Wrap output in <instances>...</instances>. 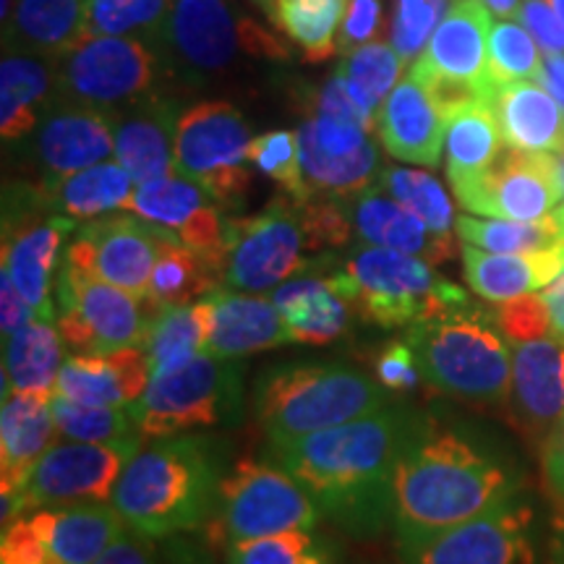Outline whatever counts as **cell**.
Returning a JSON list of instances; mask_svg holds the SVG:
<instances>
[{"label": "cell", "mask_w": 564, "mask_h": 564, "mask_svg": "<svg viewBox=\"0 0 564 564\" xmlns=\"http://www.w3.org/2000/svg\"><path fill=\"white\" fill-rule=\"evenodd\" d=\"M421 415L387 405L364 419L274 447L278 465L299 478L327 518L356 533L392 520V478Z\"/></svg>", "instance_id": "obj_1"}, {"label": "cell", "mask_w": 564, "mask_h": 564, "mask_svg": "<svg viewBox=\"0 0 564 564\" xmlns=\"http://www.w3.org/2000/svg\"><path fill=\"white\" fill-rule=\"evenodd\" d=\"M512 499L510 474L468 436L421 419L392 478L400 544L429 539Z\"/></svg>", "instance_id": "obj_2"}, {"label": "cell", "mask_w": 564, "mask_h": 564, "mask_svg": "<svg viewBox=\"0 0 564 564\" xmlns=\"http://www.w3.org/2000/svg\"><path fill=\"white\" fill-rule=\"evenodd\" d=\"M223 460L212 436L175 434L144 440L112 489L129 531L147 539L202 528L215 514Z\"/></svg>", "instance_id": "obj_3"}, {"label": "cell", "mask_w": 564, "mask_h": 564, "mask_svg": "<svg viewBox=\"0 0 564 564\" xmlns=\"http://www.w3.org/2000/svg\"><path fill=\"white\" fill-rule=\"evenodd\" d=\"M405 340L432 390L468 405H507L512 352L494 312L465 301L408 327Z\"/></svg>", "instance_id": "obj_4"}, {"label": "cell", "mask_w": 564, "mask_h": 564, "mask_svg": "<svg viewBox=\"0 0 564 564\" xmlns=\"http://www.w3.org/2000/svg\"><path fill=\"white\" fill-rule=\"evenodd\" d=\"M387 405L382 382L348 364L272 366L253 390L257 421L272 449L364 419Z\"/></svg>", "instance_id": "obj_5"}, {"label": "cell", "mask_w": 564, "mask_h": 564, "mask_svg": "<svg viewBox=\"0 0 564 564\" xmlns=\"http://www.w3.org/2000/svg\"><path fill=\"white\" fill-rule=\"evenodd\" d=\"M154 47L165 61L171 79L194 87L228 74L243 55L267 61L291 55L264 26L238 17L228 0H175Z\"/></svg>", "instance_id": "obj_6"}, {"label": "cell", "mask_w": 564, "mask_h": 564, "mask_svg": "<svg viewBox=\"0 0 564 564\" xmlns=\"http://www.w3.org/2000/svg\"><path fill=\"white\" fill-rule=\"evenodd\" d=\"M131 413L144 440L236 426L243 419V366L238 358L204 352L178 369L152 377Z\"/></svg>", "instance_id": "obj_7"}, {"label": "cell", "mask_w": 564, "mask_h": 564, "mask_svg": "<svg viewBox=\"0 0 564 564\" xmlns=\"http://www.w3.org/2000/svg\"><path fill=\"white\" fill-rule=\"evenodd\" d=\"M343 264L356 280L352 308L377 327H413L468 301L463 288L444 280L426 259L411 253L361 243Z\"/></svg>", "instance_id": "obj_8"}, {"label": "cell", "mask_w": 564, "mask_h": 564, "mask_svg": "<svg viewBox=\"0 0 564 564\" xmlns=\"http://www.w3.org/2000/svg\"><path fill=\"white\" fill-rule=\"evenodd\" d=\"M55 100L100 112L129 108L171 79L158 47L137 37H84L55 58Z\"/></svg>", "instance_id": "obj_9"}, {"label": "cell", "mask_w": 564, "mask_h": 564, "mask_svg": "<svg viewBox=\"0 0 564 564\" xmlns=\"http://www.w3.org/2000/svg\"><path fill=\"white\" fill-rule=\"evenodd\" d=\"M212 518L217 535L236 544L285 531H314L322 510L282 465L241 457L223 478Z\"/></svg>", "instance_id": "obj_10"}, {"label": "cell", "mask_w": 564, "mask_h": 564, "mask_svg": "<svg viewBox=\"0 0 564 564\" xmlns=\"http://www.w3.org/2000/svg\"><path fill=\"white\" fill-rule=\"evenodd\" d=\"M251 126L230 102L188 105L175 131V173L199 183L225 212H232L251 188Z\"/></svg>", "instance_id": "obj_11"}, {"label": "cell", "mask_w": 564, "mask_h": 564, "mask_svg": "<svg viewBox=\"0 0 564 564\" xmlns=\"http://www.w3.org/2000/svg\"><path fill=\"white\" fill-rule=\"evenodd\" d=\"M144 436L112 444L89 442H55L45 455L34 463L32 474L21 484L19 491L0 494L3 499V525L13 523L21 514L40 507L110 502L112 489L123 468L137 455Z\"/></svg>", "instance_id": "obj_12"}, {"label": "cell", "mask_w": 564, "mask_h": 564, "mask_svg": "<svg viewBox=\"0 0 564 564\" xmlns=\"http://www.w3.org/2000/svg\"><path fill=\"white\" fill-rule=\"evenodd\" d=\"M76 232V220L58 215L42 202L34 183L6 188L3 264L34 314L55 322L58 306L53 293L58 282L66 241Z\"/></svg>", "instance_id": "obj_13"}, {"label": "cell", "mask_w": 564, "mask_h": 564, "mask_svg": "<svg viewBox=\"0 0 564 564\" xmlns=\"http://www.w3.org/2000/svg\"><path fill=\"white\" fill-rule=\"evenodd\" d=\"M129 533L110 502L40 507L0 533V564H95Z\"/></svg>", "instance_id": "obj_14"}, {"label": "cell", "mask_w": 564, "mask_h": 564, "mask_svg": "<svg viewBox=\"0 0 564 564\" xmlns=\"http://www.w3.org/2000/svg\"><path fill=\"white\" fill-rule=\"evenodd\" d=\"M58 333L70 352H108L144 345L158 312L139 295L87 278L61 262L55 282Z\"/></svg>", "instance_id": "obj_15"}, {"label": "cell", "mask_w": 564, "mask_h": 564, "mask_svg": "<svg viewBox=\"0 0 564 564\" xmlns=\"http://www.w3.org/2000/svg\"><path fill=\"white\" fill-rule=\"evenodd\" d=\"M489 30L491 13L481 0H455L411 68L447 116L468 102L489 100Z\"/></svg>", "instance_id": "obj_16"}, {"label": "cell", "mask_w": 564, "mask_h": 564, "mask_svg": "<svg viewBox=\"0 0 564 564\" xmlns=\"http://www.w3.org/2000/svg\"><path fill=\"white\" fill-rule=\"evenodd\" d=\"M306 249L301 204L291 196L274 199L253 217H232L223 285L243 293H272L312 267L303 257Z\"/></svg>", "instance_id": "obj_17"}, {"label": "cell", "mask_w": 564, "mask_h": 564, "mask_svg": "<svg viewBox=\"0 0 564 564\" xmlns=\"http://www.w3.org/2000/svg\"><path fill=\"white\" fill-rule=\"evenodd\" d=\"M167 236L173 232L131 212L105 215L76 228L63 251V264L147 299L154 262Z\"/></svg>", "instance_id": "obj_18"}, {"label": "cell", "mask_w": 564, "mask_h": 564, "mask_svg": "<svg viewBox=\"0 0 564 564\" xmlns=\"http://www.w3.org/2000/svg\"><path fill=\"white\" fill-rule=\"evenodd\" d=\"M560 160L554 154H533L505 147L481 178L455 188L457 202L468 215L502 220H546L562 202Z\"/></svg>", "instance_id": "obj_19"}, {"label": "cell", "mask_w": 564, "mask_h": 564, "mask_svg": "<svg viewBox=\"0 0 564 564\" xmlns=\"http://www.w3.org/2000/svg\"><path fill=\"white\" fill-rule=\"evenodd\" d=\"M533 512L507 499L468 523L400 544V564H535Z\"/></svg>", "instance_id": "obj_20"}, {"label": "cell", "mask_w": 564, "mask_h": 564, "mask_svg": "<svg viewBox=\"0 0 564 564\" xmlns=\"http://www.w3.org/2000/svg\"><path fill=\"white\" fill-rule=\"evenodd\" d=\"M126 212L173 232L181 243L202 253L217 270L225 272L232 217H228V212L212 199L207 188H202L199 183L181 173L141 183L133 188Z\"/></svg>", "instance_id": "obj_21"}, {"label": "cell", "mask_w": 564, "mask_h": 564, "mask_svg": "<svg viewBox=\"0 0 564 564\" xmlns=\"http://www.w3.org/2000/svg\"><path fill=\"white\" fill-rule=\"evenodd\" d=\"M30 141V162L40 178H58L116 160V139L108 112L55 100Z\"/></svg>", "instance_id": "obj_22"}, {"label": "cell", "mask_w": 564, "mask_h": 564, "mask_svg": "<svg viewBox=\"0 0 564 564\" xmlns=\"http://www.w3.org/2000/svg\"><path fill=\"white\" fill-rule=\"evenodd\" d=\"M510 419L531 442L544 444L564 415V340L556 335L510 343Z\"/></svg>", "instance_id": "obj_23"}, {"label": "cell", "mask_w": 564, "mask_h": 564, "mask_svg": "<svg viewBox=\"0 0 564 564\" xmlns=\"http://www.w3.org/2000/svg\"><path fill=\"white\" fill-rule=\"evenodd\" d=\"M178 118V100L165 91L144 97L110 116L116 160L129 171L137 186L175 173Z\"/></svg>", "instance_id": "obj_24"}, {"label": "cell", "mask_w": 564, "mask_h": 564, "mask_svg": "<svg viewBox=\"0 0 564 564\" xmlns=\"http://www.w3.org/2000/svg\"><path fill=\"white\" fill-rule=\"evenodd\" d=\"M447 121L432 91L408 74L377 112V137L394 160L434 167L442 160Z\"/></svg>", "instance_id": "obj_25"}, {"label": "cell", "mask_w": 564, "mask_h": 564, "mask_svg": "<svg viewBox=\"0 0 564 564\" xmlns=\"http://www.w3.org/2000/svg\"><path fill=\"white\" fill-rule=\"evenodd\" d=\"M152 379L144 345L108 352H68L61 366L55 394L84 405L131 408Z\"/></svg>", "instance_id": "obj_26"}, {"label": "cell", "mask_w": 564, "mask_h": 564, "mask_svg": "<svg viewBox=\"0 0 564 564\" xmlns=\"http://www.w3.org/2000/svg\"><path fill=\"white\" fill-rule=\"evenodd\" d=\"M207 352L217 358H241L251 352L291 345V329L270 295L232 291L220 285L207 299Z\"/></svg>", "instance_id": "obj_27"}, {"label": "cell", "mask_w": 564, "mask_h": 564, "mask_svg": "<svg viewBox=\"0 0 564 564\" xmlns=\"http://www.w3.org/2000/svg\"><path fill=\"white\" fill-rule=\"evenodd\" d=\"M291 329L295 345H329L348 333L352 306L335 280V262H312L306 272L285 280L270 293Z\"/></svg>", "instance_id": "obj_28"}, {"label": "cell", "mask_w": 564, "mask_h": 564, "mask_svg": "<svg viewBox=\"0 0 564 564\" xmlns=\"http://www.w3.org/2000/svg\"><path fill=\"white\" fill-rule=\"evenodd\" d=\"M345 207H348L352 236H358L361 243L411 253V257L426 259L429 264H442L453 257L455 236L434 232L421 217L382 192L377 183L345 202Z\"/></svg>", "instance_id": "obj_29"}, {"label": "cell", "mask_w": 564, "mask_h": 564, "mask_svg": "<svg viewBox=\"0 0 564 564\" xmlns=\"http://www.w3.org/2000/svg\"><path fill=\"white\" fill-rule=\"evenodd\" d=\"M489 108L505 147L533 154H564V105L539 82L494 84Z\"/></svg>", "instance_id": "obj_30"}, {"label": "cell", "mask_w": 564, "mask_h": 564, "mask_svg": "<svg viewBox=\"0 0 564 564\" xmlns=\"http://www.w3.org/2000/svg\"><path fill=\"white\" fill-rule=\"evenodd\" d=\"M47 392H13L0 413V494L21 489L34 463L55 444L58 429Z\"/></svg>", "instance_id": "obj_31"}, {"label": "cell", "mask_w": 564, "mask_h": 564, "mask_svg": "<svg viewBox=\"0 0 564 564\" xmlns=\"http://www.w3.org/2000/svg\"><path fill=\"white\" fill-rule=\"evenodd\" d=\"M465 282L478 299L505 303L539 293L564 272V243L539 253H491L463 243Z\"/></svg>", "instance_id": "obj_32"}, {"label": "cell", "mask_w": 564, "mask_h": 564, "mask_svg": "<svg viewBox=\"0 0 564 564\" xmlns=\"http://www.w3.org/2000/svg\"><path fill=\"white\" fill-rule=\"evenodd\" d=\"M55 58L3 51L0 61V133L3 141H24L55 102Z\"/></svg>", "instance_id": "obj_33"}, {"label": "cell", "mask_w": 564, "mask_h": 564, "mask_svg": "<svg viewBox=\"0 0 564 564\" xmlns=\"http://www.w3.org/2000/svg\"><path fill=\"white\" fill-rule=\"evenodd\" d=\"M34 186L53 212L74 217L76 223H89L126 212L137 183L121 162L108 160L58 178H40Z\"/></svg>", "instance_id": "obj_34"}, {"label": "cell", "mask_w": 564, "mask_h": 564, "mask_svg": "<svg viewBox=\"0 0 564 564\" xmlns=\"http://www.w3.org/2000/svg\"><path fill=\"white\" fill-rule=\"evenodd\" d=\"M87 0H17L3 24V51L61 58L87 37Z\"/></svg>", "instance_id": "obj_35"}, {"label": "cell", "mask_w": 564, "mask_h": 564, "mask_svg": "<svg viewBox=\"0 0 564 564\" xmlns=\"http://www.w3.org/2000/svg\"><path fill=\"white\" fill-rule=\"evenodd\" d=\"M58 324L34 316L3 340V400L13 392L55 394L61 366L66 361Z\"/></svg>", "instance_id": "obj_36"}, {"label": "cell", "mask_w": 564, "mask_h": 564, "mask_svg": "<svg viewBox=\"0 0 564 564\" xmlns=\"http://www.w3.org/2000/svg\"><path fill=\"white\" fill-rule=\"evenodd\" d=\"M505 150L502 131L489 102L478 100L457 108L447 121L444 152H447L449 186L460 188L489 171L499 152Z\"/></svg>", "instance_id": "obj_37"}, {"label": "cell", "mask_w": 564, "mask_h": 564, "mask_svg": "<svg viewBox=\"0 0 564 564\" xmlns=\"http://www.w3.org/2000/svg\"><path fill=\"white\" fill-rule=\"evenodd\" d=\"M223 285V272L209 259L188 249L175 236H167L160 246L158 262H154L147 303L152 312L175 306H192L207 299L212 291Z\"/></svg>", "instance_id": "obj_38"}, {"label": "cell", "mask_w": 564, "mask_h": 564, "mask_svg": "<svg viewBox=\"0 0 564 564\" xmlns=\"http://www.w3.org/2000/svg\"><path fill=\"white\" fill-rule=\"evenodd\" d=\"M207 303L204 299L192 306L162 308L152 319L147 335V356H150L152 377L173 371L207 352Z\"/></svg>", "instance_id": "obj_39"}, {"label": "cell", "mask_w": 564, "mask_h": 564, "mask_svg": "<svg viewBox=\"0 0 564 564\" xmlns=\"http://www.w3.org/2000/svg\"><path fill=\"white\" fill-rule=\"evenodd\" d=\"M264 13L301 47L306 61L322 63L337 53L345 0H272Z\"/></svg>", "instance_id": "obj_40"}, {"label": "cell", "mask_w": 564, "mask_h": 564, "mask_svg": "<svg viewBox=\"0 0 564 564\" xmlns=\"http://www.w3.org/2000/svg\"><path fill=\"white\" fill-rule=\"evenodd\" d=\"M455 232L463 243L491 253H539L564 243V228L554 215L533 223L460 215Z\"/></svg>", "instance_id": "obj_41"}, {"label": "cell", "mask_w": 564, "mask_h": 564, "mask_svg": "<svg viewBox=\"0 0 564 564\" xmlns=\"http://www.w3.org/2000/svg\"><path fill=\"white\" fill-rule=\"evenodd\" d=\"M345 87L369 116L377 118L392 89L403 79L405 63L390 42L377 40L369 45L358 47L348 55H340V66L335 68Z\"/></svg>", "instance_id": "obj_42"}, {"label": "cell", "mask_w": 564, "mask_h": 564, "mask_svg": "<svg viewBox=\"0 0 564 564\" xmlns=\"http://www.w3.org/2000/svg\"><path fill=\"white\" fill-rule=\"evenodd\" d=\"M175 0H87V37H137L152 42L171 17Z\"/></svg>", "instance_id": "obj_43"}, {"label": "cell", "mask_w": 564, "mask_h": 564, "mask_svg": "<svg viewBox=\"0 0 564 564\" xmlns=\"http://www.w3.org/2000/svg\"><path fill=\"white\" fill-rule=\"evenodd\" d=\"M377 186L421 217L440 236H453L455 209L447 192L432 173L413 167H382Z\"/></svg>", "instance_id": "obj_44"}, {"label": "cell", "mask_w": 564, "mask_h": 564, "mask_svg": "<svg viewBox=\"0 0 564 564\" xmlns=\"http://www.w3.org/2000/svg\"><path fill=\"white\" fill-rule=\"evenodd\" d=\"M53 419L61 440L89 442V444H112L141 436L133 421L131 408L112 405H84L74 400L53 398Z\"/></svg>", "instance_id": "obj_45"}, {"label": "cell", "mask_w": 564, "mask_h": 564, "mask_svg": "<svg viewBox=\"0 0 564 564\" xmlns=\"http://www.w3.org/2000/svg\"><path fill=\"white\" fill-rule=\"evenodd\" d=\"M544 53L518 19H499L489 30V74L494 84L539 82Z\"/></svg>", "instance_id": "obj_46"}, {"label": "cell", "mask_w": 564, "mask_h": 564, "mask_svg": "<svg viewBox=\"0 0 564 564\" xmlns=\"http://www.w3.org/2000/svg\"><path fill=\"white\" fill-rule=\"evenodd\" d=\"M251 162L259 173L278 183V186L291 196L293 202H312L306 178L301 167L299 133L295 131H267L262 137H253Z\"/></svg>", "instance_id": "obj_47"}, {"label": "cell", "mask_w": 564, "mask_h": 564, "mask_svg": "<svg viewBox=\"0 0 564 564\" xmlns=\"http://www.w3.org/2000/svg\"><path fill=\"white\" fill-rule=\"evenodd\" d=\"M453 3L455 0H394L390 45L398 51L405 68L415 66Z\"/></svg>", "instance_id": "obj_48"}, {"label": "cell", "mask_w": 564, "mask_h": 564, "mask_svg": "<svg viewBox=\"0 0 564 564\" xmlns=\"http://www.w3.org/2000/svg\"><path fill=\"white\" fill-rule=\"evenodd\" d=\"M228 564H335L312 531H285L228 544Z\"/></svg>", "instance_id": "obj_49"}, {"label": "cell", "mask_w": 564, "mask_h": 564, "mask_svg": "<svg viewBox=\"0 0 564 564\" xmlns=\"http://www.w3.org/2000/svg\"><path fill=\"white\" fill-rule=\"evenodd\" d=\"M494 319L507 337V343L535 340V337L552 335V319H549L546 301L541 293H528L520 299L494 303Z\"/></svg>", "instance_id": "obj_50"}, {"label": "cell", "mask_w": 564, "mask_h": 564, "mask_svg": "<svg viewBox=\"0 0 564 564\" xmlns=\"http://www.w3.org/2000/svg\"><path fill=\"white\" fill-rule=\"evenodd\" d=\"M387 32L384 0H345V13L337 30V55H348Z\"/></svg>", "instance_id": "obj_51"}, {"label": "cell", "mask_w": 564, "mask_h": 564, "mask_svg": "<svg viewBox=\"0 0 564 564\" xmlns=\"http://www.w3.org/2000/svg\"><path fill=\"white\" fill-rule=\"evenodd\" d=\"M377 379L382 382L387 392H398V394L411 392L419 387V382H423L419 361H415V352L405 337L403 340L390 343L382 352H379Z\"/></svg>", "instance_id": "obj_52"}, {"label": "cell", "mask_w": 564, "mask_h": 564, "mask_svg": "<svg viewBox=\"0 0 564 564\" xmlns=\"http://www.w3.org/2000/svg\"><path fill=\"white\" fill-rule=\"evenodd\" d=\"M518 21L531 32L541 53H564V26L560 17H556L552 0H523Z\"/></svg>", "instance_id": "obj_53"}, {"label": "cell", "mask_w": 564, "mask_h": 564, "mask_svg": "<svg viewBox=\"0 0 564 564\" xmlns=\"http://www.w3.org/2000/svg\"><path fill=\"white\" fill-rule=\"evenodd\" d=\"M544 481L554 523L564 531V415L544 442Z\"/></svg>", "instance_id": "obj_54"}, {"label": "cell", "mask_w": 564, "mask_h": 564, "mask_svg": "<svg viewBox=\"0 0 564 564\" xmlns=\"http://www.w3.org/2000/svg\"><path fill=\"white\" fill-rule=\"evenodd\" d=\"M34 316L37 314H34V308L21 295L17 282L11 280V274L0 270V327H3V340L24 327L26 322H32Z\"/></svg>", "instance_id": "obj_55"}, {"label": "cell", "mask_w": 564, "mask_h": 564, "mask_svg": "<svg viewBox=\"0 0 564 564\" xmlns=\"http://www.w3.org/2000/svg\"><path fill=\"white\" fill-rule=\"evenodd\" d=\"M150 541L152 539L133 531L123 533L95 564H160L158 556L152 552Z\"/></svg>", "instance_id": "obj_56"}, {"label": "cell", "mask_w": 564, "mask_h": 564, "mask_svg": "<svg viewBox=\"0 0 564 564\" xmlns=\"http://www.w3.org/2000/svg\"><path fill=\"white\" fill-rule=\"evenodd\" d=\"M541 295H544L549 319H552V335L564 340V272L552 282V285H546Z\"/></svg>", "instance_id": "obj_57"}, {"label": "cell", "mask_w": 564, "mask_h": 564, "mask_svg": "<svg viewBox=\"0 0 564 564\" xmlns=\"http://www.w3.org/2000/svg\"><path fill=\"white\" fill-rule=\"evenodd\" d=\"M539 84H544V87L556 97V100L564 105V53L544 55Z\"/></svg>", "instance_id": "obj_58"}, {"label": "cell", "mask_w": 564, "mask_h": 564, "mask_svg": "<svg viewBox=\"0 0 564 564\" xmlns=\"http://www.w3.org/2000/svg\"><path fill=\"white\" fill-rule=\"evenodd\" d=\"M481 3L486 6V9H489L491 17H497V19H518L523 0H481Z\"/></svg>", "instance_id": "obj_59"}, {"label": "cell", "mask_w": 564, "mask_h": 564, "mask_svg": "<svg viewBox=\"0 0 564 564\" xmlns=\"http://www.w3.org/2000/svg\"><path fill=\"white\" fill-rule=\"evenodd\" d=\"M560 183H562V202H560V207H556L554 217H556V220H560V225L564 228V154H562V160H560Z\"/></svg>", "instance_id": "obj_60"}, {"label": "cell", "mask_w": 564, "mask_h": 564, "mask_svg": "<svg viewBox=\"0 0 564 564\" xmlns=\"http://www.w3.org/2000/svg\"><path fill=\"white\" fill-rule=\"evenodd\" d=\"M552 6H554L556 17H560V21H562V26H564V0H552Z\"/></svg>", "instance_id": "obj_61"}, {"label": "cell", "mask_w": 564, "mask_h": 564, "mask_svg": "<svg viewBox=\"0 0 564 564\" xmlns=\"http://www.w3.org/2000/svg\"><path fill=\"white\" fill-rule=\"evenodd\" d=\"M253 3H259V6H262V9H267V6H270L272 0H253Z\"/></svg>", "instance_id": "obj_62"}]
</instances>
